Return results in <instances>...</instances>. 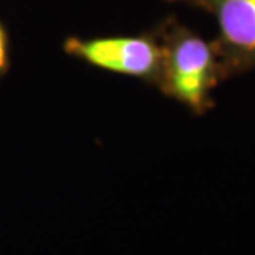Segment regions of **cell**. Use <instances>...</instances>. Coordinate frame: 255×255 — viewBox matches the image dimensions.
<instances>
[{
    "label": "cell",
    "instance_id": "2",
    "mask_svg": "<svg viewBox=\"0 0 255 255\" xmlns=\"http://www.w3.org/2000/svg\"><path fill=\"white\" fill-rule=\"evenodd\" d=\"M71 57L111 73L122 74L157 87L162 75L163 50L155 31L137 36H110L64 41Z\"/></svg>",
    "mask_w": 255,
    "mask_h": 255
},
{
    "label": "cell",
    "instance_id": "4",
    "mask_svg": "<svg viewBox=\"0 0 255 255\" xmlns=\"http://www.w3.org/2000/svg\"><path fill=\"white\" fill-rule=\"evenodd\" d=\"M9 67V40L4 27L0 24V74H3Z\"/></svg>",
    "mask_w": 255,
    "mask_h": 255
},
{
    "label": "cell",
    "instance_id": "3",
    "mask_svg": "<svg viewBox=\"0 0 255 255\" xmlns=\"http://www.w3.org/2000/svg\"><path fill=\"white\" fill-rule=\"evenodd\" d=\"M203 10L216 20L213 40L224 80L255 70V0H166Z\"/></svg>",
    "mask_w": 255,
    "mask_h": 255
},
{
    "label": "cell",
    "instance_id": "1",
    "mask_svg": "<svg viewBox=\"0 0 255 255\" xmlns=\"http://www.w3.org/2000/svg\"><path fill=\"white\" fill-rule=\"evenodd\" d=\"M163 50L162 75L157 88L201 117L214 108L213 91L226 81L213 40L167 17L155 27Z\"/></svg>",
    "mask_w": 255,
    "mask_h": 255
}]
</instances>
